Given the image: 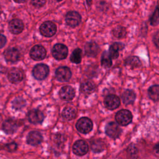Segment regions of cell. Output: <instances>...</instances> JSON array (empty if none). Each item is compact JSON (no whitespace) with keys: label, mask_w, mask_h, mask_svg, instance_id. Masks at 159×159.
<instances>
[{"label":"cell","mask_w":159,"mask_h":159,"mask_svg":"<svg viewBox=\"0 0 159 159\" xmlns=\"http://www.w3.org/2000/svg\"><path fill=\"white\" fill-rule=\"evenodd\" d=\"M125 64L132 68H138L141 65L140 61L137 57L131 56L125 60Z\"/></svg>","instance_id":"24"},{"label":"cell","mask_w":159,"mask_h":159,"mask_svg":"<svg viewBox=\"0 0 159 159\" xmlns=\"http://www.w3.org/2000/svg\"><path fill=\"white\" fill-rule=\"evenodd\" d=\"M28 117L29 121L33 124L41 123L44 118L43 113L37 109H34L30 111Z\"/></svg>","instance_id":"15"},{"label":"cell","mask_w":159,"mask_h":159,"mask_svg":"<svg viewBox=\"0 0 159 159\" xmlns=\"http://www.w3.org/2000/svg\"><path fill=\"white\" fill-rule=\"evenodd\" d=\"M122 99L125 104H132L135 99V94L133 91L127 89L122 94Z\"/></svg>","instance_id":"19"},{"label":"cell","mask_w":159,"mask_h":159,"mask_svg":"<svg viewBox=\"0 0 159 159\" xmlns=\"http://www.w3.org/2000/svg\"><path fill=\"white\" fill-rule=\"evenodd\" d=\"M75 95L74 89L70 86H65L60 91V98L65 101H70L73 99Z\"/></svg>","instance_id":"12"},{"label":"cell","mask_w":159,"mask_h":159,"mask_svg":"<svg viewBox=\"0 0 159 159\" xmlns=\"http://www.w3.org/2000/svg\"><path fill=\"white\" fill-rule=\"evenodd\" d=\"M27 140L28 143L32 145H37L41 143L42 136L40 133L37 131H32L29 134Z\"/></svg>","instance_id":"17"},{"label":"cell","mask_w":159,"mask_h":159,"mask_svg":"<svg viewBox=\"0 0 159 159\" xmlns=\"http://www.w3.org/2000/svg\"><path fill=\"white\" fill-rule=\"evenodd\" d=\"M150 24L152 25H157L159 24V8H157L153 12L151 19Z\"/></svg>","instance_id":"30"},{"label":"cell","mask_w":159,"mask_h":159,"mask_svg":"<svg viewBox=\"0 0 159 159\" xmlns=\"http://www.w3.org/2000/svg\"><path fill=\"white\" fill-rule=\"evenodd\" d=\"M4 131L8 134H13L17 129V124L12 119H8L6 120L2 125Z\"/></svg>","instance_id":"18"},{"label":"cell","mask_w":159,"mask_h":159,"mask_svg":"<svg viewBox=\"0 0 159 159\" xmlns=\"http://www.w3.org/2000/svg\"><path fill=\"white\" fill-rule=\"evenodd\" d=\"M81 54L82 52L80 48H76L72 53L70 60L73 63H79L81 60Z\"/></svg>","instance_id":"26"},{"label":"cell","mask_w":159,"mask_h":159,"mask_svg":"<svg viewBox=\"0 0 159 159\" xmlns=\"http://www.w3.org/2000/svg\"><path fill=\"white\" fill-rule=\"evenodd\" d=\"M61 115L65 119L71 120L76 117V111L73 107L71 106H68L64 108L62 111Z\"/></svg>","instance_id":"22"},{"label":"cell","mask_w":159,"mask_h":159,"mask_svg":"<svg viewBox=\"0 0 159 159\" xmlns=\"http://www.w3.org/2000/svg\"><path fill=\"white\" fill-rule=\"evenodd\" d=\"M1 7H0V13H1Z\"/></svg>","instance_id":"40"},{"label":"cell","mask_w":159,"mask_h":159,"mask_svg":"<svg viewBox=\"0 0 159 159\" xmlns=\"http://www.w3.org/2000/svg\"><path fill=\"white\" fill-rule=\"evenodd\" d=\"M153 42L155 45L159 48V31H158L153 37Z\"/></svg>","instance_id":"33"},{"label":"cell","mask_w":159,"mask_h":159,"mask_svg":"<svg viewBox=\"0 0 159 159\" xmlns=\"http://www.w3.org/2000/svg\"><path fill=\"white\" fill-rule=\"evenodd\" d=\"M9 30L14 34H20L24 29V24L22 20L15 19L10 21L9 24Z\"/></svg>","instance_id":"13"},{"label":"cell","mask_w":159,"mask_h":159,"mask_svg":"<svg viewBox=\"0 0 159 159\" xmlns=\"http://www.w3.org/2000/svg\"><path fill=\"white\" fill-rule=\"evenodd\" d=\"M32 73L34 76L37 80H42L47 76L49 73V68L45 64H38L34 68Z\"/></svg>","instance_id":"3"},{"label":"cell","mask_w":159,"mask_h":159,"mask_svg":"<svg viewBox=\"0 0 159 159\" xmlns=\"http://www.w3.org/2000/svg\"><path fill=\"white\" fill-rule=\"evenodd\" d=\"M116 120L119 124L121 125H127L132 122V113L127 109H122L116 114Z\"/></svg>","instance_id":"1"},{"label":"cell","mask_w":159,"mask_h":159,"mask_svg":"<svg viewBox=\"0 0 159 159\" xmlns=\"http://www.w3.org/2000/svg\"><path fill=\"white\" fill-rule=\"evenodd\" d=\"M120 101L119 98L114 94H109L106 96L104 100L106 107L111 110L117 108L120 105Z\"/></svg>","instance_id":"11"},{"label":"cell","mask_w":159,"mask_h":159,"mask_svg":"<svg viewBox=\"0 0 159 159\" xmlns=\"http://www.w3.org/2000/svg\"><path fill=\"white\" fill-rule=\"evenodd\" d=\"M148 94L150 98L153 101H159V85H153L151 86L148 91Z\"/></svg>","instance_id":"23"},{"label":"cell","mask_w":159,"mask_h":159,"mask_svg":"<svg viewBox=\"0 0 159 159\" xmlns=\"http://www.w3.org/2000/svg\"><path fill=\"white\" fill-rule=\"evenodd\" d=\"M14 1L17 3H22L25 1V0H14Z\"/></svg>","instance_id":"37"},{"label":"cell","mask_w":159,"mask_h":159,"mask_svg":"<svg viewBox=\"0 0 159 159\" xmlns=\"http://www.w3.org/2000/svg\"><path fill=\"white\" fill-rule=\"evenodd\" d=\"M106 132L108 136L112 139H116L121 134V129L118 124L115 122H109L106 127Z\"/></svg>","instance_id":"9"},{"label":"cell","mask_w":159,"mask_h":159,"mask_svg":"<svg viewBox=\"0 0 159 159\" xmlns=\"http://www.w3.org/2000/svg\"><path fill=\"white\" fill-rule=\"evenodd\" d=\"M57 78L60 81H68L71 76V72L69 68L66 66L59 67L55 72Z\"/></svg>","instance_id":"10"},{"label":"cell","mask_w":159,"mask_h":159,"mask_svg":"<svg viewBox=\"0 0 159 159\" xmlns=\"http://www.w3.org/2000/svg\"><path fill=\"white\" fill-rule=\"evenodd\" d=\"M52 55L57 60H63L68 55V48L63 44L57 43L53 47Z\"/></svg>","instance_id":"5"},{"label":"cell","mask_w":159,"mask_h":159,"mask_svg":"<svg viewBox=\"0 0 159 159\" xmlns=\"http://www.w3.org/2000/svg\"><path fill=\"white\" fill-rule=\"evenodd\" d=\"M25 105V101L22 98H17L13 102V107L16 109H20Z\"/></svg>","instance_id":"31"},{"label":"cell","mask_w":159,"mask_h":159,"mask_svg":"<svg viewBox=\"0 0 159 159\" xmlns=\"http://www.w3.org/2000/svg\"><path fill=\"white\" fill-rule=\"evenodd\" d=\"M124 48L123 44L120 43H114L111 45L109 50V55L112 59H116L119 56V50H122Z\"/></svg>","instance_id":"21"},{"label":"cell","mask_w":159,"mask_h":159,"mask_svg":"<svg viewBox=\"0 0 159 159\" xmlns=\"http://www.w3.org/2000/svg\"><path fill=\"white\" fill-rule=\"evenodd\" d=\"M6 42V39L5 36L0 34V48L4 47Z\"/></svg>","instance_id":"34"},{"label":"cell","mask_w":159,"mask_h":159,"mask_svg":"<svg viewBox=\"0 0 159 159\" xmlns=\"http://www.w3.org/2000/svg\"><path fill=\"white\" fill-rule=\"evenodd\" d=\"M99 47L94 42H89L87 43L85 46V52L88 56L94 57L99 52Z\"/></svg>","instance_id":"20"},{"label":"cell","mask_w":159,"mask_h":159,"mask_svg":"<svg viewBox=\"0 0 159 159\" xmlns=\"http://www.w3.org/2000/svg\"><path fill=\"white\" fill-rule=\"evenodd\" d=\"M4 57L7 61L15 62L19 60L20 57V53L17 49L15 48H10L5 51Z\"/></svg>","instance_id":"16"},{"label":"cell","mask_w":159,"mask_h":159,"mask_svg":"<svg viewBox=\"0 0 159 159\" xmlns=\"http://www.w3.org/2000/svg\"><path fill=\"white\" fill-rule=\"evenodd\" d=\"M9 80L12 83H17L23 79L22 72L17 68H12L8 73Z\"/></svg>","instance_id":"14"},{"label":"cell","mask_w":159,"mask_h":159,"mask_svg":"<svg viewBox=\"0 0 159 159\" xmlns=\"http://www.w3.org/2000/svg\"><path fill=\"white\" fill-rule=\"evenodd\" d=\"M104 145L102 142L100 140H96L91 143V148L95 152H99L104 150Z\"/></svg>","instance_id":"29"},{"label":"cell","mask_w":159,"mask_h":159,"mask_svg":"<svg viewBox=\"0 0 159 159\" xmlns=\"http://www.w3.org/2000/svg\"><path fill=\"white\" fill-rule=\"evenodd\" d=\"M56 30L57 27L55 24L51 21L43 22L40 27V31L42 35L47 37L53 36L55 34Z\"/></svg>","instance_id":"4"},{"label":"cell","mask_w":159,"mask_h":159,"mask_svg":"<svg viewBox=\"0 0 159 159\" xmlns=\"http://www.w3.org/2000/svg\"><path fill=\"white\" fill-rule=\"evenodd\" d=\"M155 150H156L157 152H159V143L156 145V147H155Z\"/></svg>","instance_id":"38"},{"label":"cell","mask_w":159,"mask_h":159,"mask_svg":"<svg viewBox=\"0 0 159 159\" xmlns=\"http://www.w3.org/2000/svg\"><path fill=\"white\" fill-rule=\"evenodd\" d=\"M7 146H8V149H9V150H11L12 149V150H15L16 145V143H10V144L8 145Z\"/></svg>","instance_id":"36"},{"label":"cell","mask_w":159,"mask_h":159,"mask_svg":"<svg viewBox=\"0 0 159 159\" xmlns=\"http://www.w3.org/2000/svg\"><path fill=\"white\" fill-rule=\"evenodd\" d=\"M76 129L78 131L83 134L89 133L93 129L92 121L87 117L80 118L76 125Z\"/></svg>","instance_id":"2"},{"label":"cell","mask_w":159,"mask_h":159,"mask_svg":"<svg viewBox=\"0 0 159 159\" xmlns=\"http://www.w3.org/2000/svg\"><path fill=\"white\" fill-rule=\"evenodd\" d=\"M56 1H61V0H56Z\"/></svg>","instance_id":"39"},{"label":"cell","mask_w":159,"mask_h":159,"mask_svg":"<svg viewBox=\"0 0 159 159\" xmlns=\"http://www.w3.org/2000/svg\"><path fill=\"white\" fill-rule=\"evenodd\" d=\"M0 119H1V117H0ZM0 120H1V119H0Z\"/></svg>","instance_id":"41"},{"label":"cell","mask_w":159,"mask_h":159,"mask_svg":"<svg viewBox=\"0 0 159 159\" xmlns=\"http://www.w3.org/2000/svg\"><path fill=\"white\" fill-rule=\"evenodd\" d=\"M113 35L117 38H123L126 35V30L124 27L118 26L112 30Z\"/></svg>","instance_id":"28"},{"label":"cell","mask_w":159,"mask_h":159,"mask_svg":"<svg viewBox=\"0 0 159 159\" xmlns=\"http://www.w3.org/2000/svg\"><path fill=\"white\" fill-rule=\"evenodd\" d=\"M112 58L109 53L105 52L101 57V64L105 68H109L112 65Z\"/></svg>","instance_id":"27"},{"label":"cell","mask_w":159,"mask_h":159,"mask_svg":"<svg viewBox=\"0 0 159 159\" xmlns=\"http://www.w3.org/2000/svg\"><path fill=\"white\" fill-rule=\"evenodd\" d=\"M137 148H136V147H134V145H130V147H129V151L130 152V153H132L131 155H134V153H137Z\"/></svg>","instance_id":"35"},{"label":"cell","mask_w":159,"mask_h":159,"mask_svg":"<svg viewBox=\"0 0 159 159\" xmlns=\"http://www.w3.org/2000/svg\"><path fill=\"white\" fill-rule=\"evenodd\" d=\"M45 1L46 0H32V4L35 7H40L45 4Z\"/></svg>","instance_id":"32"},{"label":"cell","mask_w":159,"mask_h":159,"mask_svg":"<svg viewBox=\"0 0 159 159\" xmlns=\"http://www.w3.org/2000/svg\"><path fill=\"white\" fill-rule=\"evenodd\" d=\"M81 16L76 11H70L67 13L65 17L66 24L72 27L77 26L81 22Z\"/></svg>","instance_id":"8"},{"label":"cell","mask_w":159,"mask_h":159,"mask_svg":"<svg viewBox=\"0 0 159 159\" xmlns=\"http://www.w3.org/2000/svg\"><path fill=\"white\" fill-rule=\"evenodd\" d=\"M88 151V145L87 143L82 140H77L73 146V152L75 154L82 156L85 155Z\"/></svg>","instance_id":"7"},{"label":"cell","mask_w":159,"mask_h":159,"mask_svg":"<svg viewBox=\"0 0 159 159\" xmlns=\"http://www.w3.org/2000/svg\"><path fill=\"white\" fill-rule=\"evenodd\" d=\"M81 89L84 93H91L94 91L95 85L91 81H86L81 84Z\"/></svg>","instance_id":"25"},{"label":"cell","mask_w":159,"mask_h":159,"mask_svg":"<svg viewBox=\"0 0 159 159\" xmlns=\"http://www.w3.org/2000/svg\"><path fill=\"white\" fill-rule=\"evenodd\" d=\"M30 55L35 60H42L46 55V50L43 46L37 45L34 46L30 50Z\"/></svg>","instance_id":"6"}]
</instances>
